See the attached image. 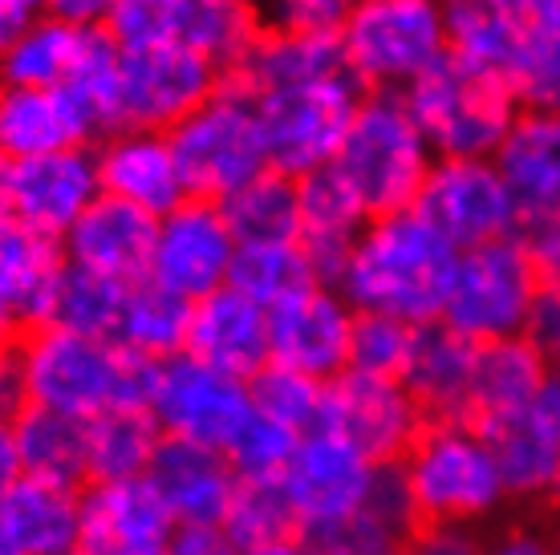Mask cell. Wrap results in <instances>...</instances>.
<instances>
[{"instance_id": "obj_41", "label": "cell", "mask_w": 560, "mask_h": 555, "mask_svg": "<svg viewBox=\"0 0 560 555\" xmlns=\"http://www.w3.org/2000/svg\"><path fill=\"white\" fill-rule=\"evenodd\" d=\"M500 479L508 486V499H548V486L557 479L560 446L536 426L533 414H520L483 430Z\"/></svg>"}, {"instance_id": "obj_29", "label": "cell", "mask_w": 560, "mask_h": 555, "mask_svg": "<svg viewBox=\"0 0 560 555\" xmlns=\"http://www.w3.org/2000/svg\"><path fill=\"white\" fill-rule=\"evenodd\" d=\"M479 341L451 329L447 320H422L415 324L407 365H402V386L415 393L427 417H463L467 414V393H471V369H476Z\"/></svg>"}, {"instance_id": "obj_12", "label": "cell", "mask_w": 560, "mask_h": 555, "mask_svg": "<svg viewBox=\"0 0 560 555\" xmlns=\"http://www.w3.org/2000/svg\"><path fill=\"white\" fill-rule=\"evenodd\" d=\"M415 208L455 248L516 232V194L491 154H439Z\"/></svg>"}, {"instance_id": "obj_58", "label": "cell", "mask_w": 560, "mask_h": 555, "mask_svg": "<svg viewBox=\"0 0 560 555\" xmlns=\"http://www.w3.org/2000/svg\"><path fill=\"white\" fill-rule=\"evenodd\" d=\"M533 535H512V543H504V552H545V543H528Z\"/></svg>"}, {"instance_id": "obj_56", "label": "cell", "mask_w": 560, "mask_h": 555, "mask_svg": "<svg viewBox=\"0 0 560 555\" xmlns=\"http://www.w3.org/2000/svg\"><path fill=\"white\" fill-rule=\"evenodd\" d=\"M13 223V199H9V163L0 158V232Z\"/></svg>"}, {"instance_id": "obj_24", "label": "cell", "mask_w": 560, "mask_h": 555, "mask_svg": "<svg viewBox=\"0 0 560 555\" xmlns=\"http://www.w3.org/2000/svg\"><path fill=\"white\" fill-rule=\"evenodd\" d=\"M187 349L203 362L253 381L272 362L268 308L260 300H253L248 292H240L236 284H220L215 292L191 300Z\"/></svg>"}, {"instance_id": "obj_20", "label": "cell", "mask_w": 560, "mask_h": 555, "mask_svg": "<svg viewBox=\"0 0 560 555\" xmlns=\"http://www.w3.org/2000/svg\"><path fill=\"white\" fill-rule=\"evenodd\" d=\"M154 232H159V215L102 191L82 211V220L66 232L61 244H66L70 264H82L90 272L122 280V284H139L151 276Z\"/></svg>"}, {"instance_id": "obj_27", "label": "cell", "mask_w": 560, "mask_h": 555, "mask_svg": "<svg viewBox=\"0 0 560 555\" xmlns=\"http://www.w3.org/2000/svg\"><path fill=\"white\" fill-rule=\"evenodd\" d=\"M147 474L159 486V495L167 499L179 528L183 523H215L220 528L232 491L240 483L236 467L228 462L224 450L187 442V438H163Z\"/></svg>"}, {"instance_id": "obj_57", "label": "cell", "mask_w": 560, "mask_h": 555, "mask_svg": "<svg viewBox=\"0 0 560 555\" xmlns=\"http://www.w3.org/2000/svg\"><path fill=\"white\" fill-rule=\"evenodd\" d=\"M536 25H560V0H528Z\"/></svg>"}, {"instance_id": "obj_61", "label": "cell", "mask_w": 560, "mask_h": 555, "mask_svg": "<svg viewBox=\"0 0 560 555\" xmlns=\"http://www.w3.org/2000/svg\"><path fill=\"white\" fill-rule=\"evenodd\" d=\"M548 503H557V507H560V467H557V479H552V486H548Z\"/></svg>"}, {"instance_id": "obj_30", "label": "cell", "mask_w": 560, "mask_h": 555, "mask_svg": "<svg viewBox=\"0 0 560 555\" xmlns=\"http://www.w3.org/2000/svg\"><path fill=\"white\" fill-rule=\"evenodd\" d=\"M94 146L90 126L61 85H0V158Z\"/></svg>"}, {"instance_id": "obj_50", "label": "cell", "mask_w": 560, "mask_h": 555, "mask_svg": "<svg viewBox=\"0 0 560 555\" xmlns=\"http://www.w3.org/2000/svg\"><path fill=\"white\" fill-rule=\"evenodd\" d=\"M528 414H533L536 426L560 446V362H548L545 386H540V393H536V402Z\"/></svg>"}, {"instance_id": "obj_54", "label": "cell", "mask_w": 560, "mask_h": 555, "mask_svg": "<svg viewBox=\"0 0 560 555\" xmlns=\"http://www.w3.org/2000/svg\"><path fill=\"white\" fill-rule=\"evenodd\" d=\"M118 0H49V13L66 16L73 25H106V16L114 13Z\"/></svg>"}, {"instance_id": "obj_55", "label": "cell", "mask_w": 560, "mask_h": 555, "mask_svg": "<svg viewBox=\"0 0 560 555\" xmlns=\"http://www.w3.org/2000/svg\"><path fill=\"white\" fill-rule=\"evenodd\" d=\"M21 479V459H16L13 417H0V495Z\"/></svg>"}, {"instance_id": "obj_5", "label": "cell", "mask_w": 560, "mask_h": 555, "mask_svg": "<svg viewBox=\"0 0 560 555\" xmlns=\"http://www.w3.org/2000/svg\"><path fill=\"white\" fill-rule=\"evenodd\" d=\"M434 158L402 90H365L334 163L358 187L370 215H386L415 208Z\"/></svg>"}, {"instance_id": "obj_44", "label": "cell", "mask_w": 560, "mask_h": 555, "mask_svg": "<svg viewBox=\"0 0 560 555\" xmlns=\"http://www.w3.org/2000/svg\"><path fill=\"white\" fill-rule=\"evenodd\" d=\"M248 386H253L256 410L272 414L284 426H293L296 434L325 426V389H329V381H322V377H308L301 369L268 362Z\"/></svg>"}, {"instance_id": "obj_11", "label": "cell", "mask_w": 560, "mask_h": 555, "mask_svg": "<svg viewBox=\"0 0 560 555\" xmlns=\"http://www.w3.org/2000/svg\"><path fill=\"white\" fill-rule=\"evenodd\" d=\"M265 16L215 0H118L106 16V33L122 49L135 45H191L220 70H232L260 37Z\"/></svg>"}, {"instance_id": "obj_23", "label": "cell", "mask_w": 560, "mask_h": 555, "mask_svg": "<svg viewBox=\"0 0 560 555\" xmlns=\"http://www.w3.org/2000/svg\"><path fill=\"white\" fill-rule=\"evenodd\" d=\"M296 215H301L296 239L305 244L317 280L322 284H337L341 268L350 260L353 239L370 223L365 199L341 175L337 163H325V167L296 175Z\"/></svg>"}, {"instance_id": "obj_6", "label": "cell", "mask_w": 560, "mask_h": 555, "mask_svg": "<svg viewBox=\"0 0 560 555\" xmlns=\"http://www.w3.org/2000/svg\"><path fill=\"white\" fill-rule=\"evenodd\" d=\"M179 158L187 194L224 199L265 167H272L265 139V118L256 97L224 73L220 90L167 130Z\"/></svg>"}, {"instance_id": "obj_1", "label": "cell", "mask_w": 560, "mask_h": 555, "mask_svg": "<svg viewBox=\"0 0 560 555\" xmlns=\"http://www.w3.org/2000/svg\"><path fill=\"white\" fill-rule=\"evenodd\" d=\"M459 248L419 208L370 215L337 276L358 312H386L410 324L439 320L447 305Z\"/></svg>"}, {"instance_id": "obj_35", "label": "cell", "mask_w": 560, "mask_h": 555, "mask_svg": "<svg viewBox=\"0 0 560 555\" xmlns=\"http://www.w3.org/2000/svg\"><path fill=\"white\" fill-rule=\"evenodd\" d=\"M220 531L236 555L301 552V515L280 479H240Z\"/></svg>"}, {"instance_id": "obj_53", "label": "cell", "mask_w": 560, "mask_h": 555, "mask_svg": "<svg viewBox=\"0 0 560 555\" xmlns=\"http://www.w3.org/2000/svg\"><path fill=\"white\" fill-rule=\"evenodd\" d=\"M45 13H49V0H0V54L16 33H25Z\"/></svg>"}, {"instance_id": "obj_18", "label": "cell", "mask_w": 560, "mask_h": 555, "mask_svg": "<svg viewBox=\"0 0 560 555\" xmlns=\"http://www.w3.org/2000/svg\"><path fill=\"white\" fill-rule=\"evenodd\" d=\"M353 320H358V308L337 284H322V280L308 284L296 296L268 308L272 362L334 381L341 369H350Z\"/></svg>"}, {"instance_id": "obj_25", "label": "cell", "mask_w": 560, "mask_h": 555, "mask_svg": "<svg viewBox=\"0 0 560 555\" xmlns=\"http://www.w3.org/2000/svg\"><path fill=\"white\" fill-rule=\"evenodd\" d=\"M548 353L528 333L479 341L476 369H471V393H467V422L479 430H491L500 422L528 414L536 393L545 386Z\"/></svg>"}, {"instance_id": "obj_43", "label": "cell", "mask_w": 560, "mask_h": 555, "mask_svg": "<svg viewBox=\"0 0 560 555\" xmlns=\"http://www.w3.org/2000/svg\"><path fill=\"white\" fill-rule=\"evenodd\" d=\"M127 292H130V284H122V280L90 272V268H82V264H66L45 320H49V324H61V329H73V333L114 336L118 333V320H122Z\"/></svg>"}, {"instance_id": "obj_47", "label": "cell", "mask_w": 560, "mask_h": 555, "mask_svg": "<svg viewBox=\"0 0 560 555\" xmlns=\"http://www.w3.org/2000/svg\"><path fill=\"white\" fill-rule=\"evenodd\" d=\"M415 341V324L386 312H358L353 320V345H350V369L365 374H402Z\"/></svg>"}, {"instance_id": "obj_10", "label": "cell", "mask_w": 560, "mask_h": 555, "mask_svg": "<svg viewBox=\"0 0 560 555\" xmlns=\"http://www.w3.org/2000/svg\"><path fill=\"white\" fill-rule=\"evenodd\" d=\"M147 410L159 417L167 438L228 450V442L253 414V386L196 357L191 349H179L171 357L151 362Z\"/></svg>"}, {"instance_id": "obj_38", "label": "cell", "mask_w": 560, "mask_h": 555, "mask_svg": "<svg viewBox=\"0 0 560 555\" xmlns=\"http://www.w3.org/2000/svg\"><path fill=\"white\" fill-rule=\"evenodd\" d=\"M61 90L82 110L94 142L122 126V49L106 33V25L90 28V37H85L82 54L73 61L70 78L61 82Z\"/></svg>"}, {"instance_id": "obj_15", "label": "cell", "mask_w": 560, "mask_h": 555, "mask_svg": "<svg viewBox=\"0 0 560 555\" xmlns=\"http://www.w3.org/2000/svg\"><path fill=\"white\" fill-rule=\"evenodd\" d=\"M236 232L228 223L224 208L215 199L187 194L183 203L159 215L151 251V280L179 292L187 300H199L228 284L232 256H236Z\"/></svg>"}, {"instance_id": "obj_2", "label": "cell", "mask_w": 560, "mask_h": 555, "mask_svg": "<svg viewBox=\"0 0 560 555\" xmlns=\"http://www.w3.org/2000/svg\"><path fill=\"white\" fill-rule=\"evenodd\" d=\"M13 345L28 402L85 422L118 405H147L151 362L118 336L73 333L42 320L33 329H21Z\"/></svg>"}, {"instance_id": "obj_19", "label": "cell", "mask_w": 560, "mask_h": 555, "mask_svg": "<svg viewBox=\"0 0 560 555\" xmlns=\"http://www.w3.org/2000/svg\"><path fill=\"white\" fill-rule=\"evenodd\" d=\"M98 194L102 179L94 146H66V151L33 154V158L9 163L13 220L54 239H66V232L82 220V211Z\"/></svg>"}, {"instance_id": "obj_51", "label": "cell", "mask_w": 560, "mask_h": 555, "mask_svg": "<svg viewBox=\"0 0 560 555\" xmlns=\"http://www.w3.org/2000/svg\"><path fill=\"white\" fill-rule=\"evenodd\" d=\"M16 341V336H13ZM0 345V417H13L25 398V377H21V362H16V345Z\"/></svg>"}, {"instance_id": "obj_7", "label": "cell", "mask_w": 560, "mask_h": 555, "mask_svg": "<svg viewBox=\"0 0 560 555\" xmlns=\"http://www.w3.org/2000/svg\"><path fill=\"white\" fill-rule=\"evenodd\" d=\"M337 42L362 90H407L451 54L443 0H353Z\"/></svg>"}, {"instance_id": "obj_34", "label": "cell", "mask_w": 560, "mask_h": 555, "mask_svg": "<svg viewBox=\"0 0 560 555\" xmlns=\"http://www.w3.org/2000/svg\"><path fill=\"white\" fill-rule=\"evenodd\" d=\"M334 70H346L337 33H293V28L265 25L260 37L248 45V54L228 70V78L244 85L248 94H265L277 85L322 78Z\"/></svg>"}, {"instance_id": "obj_16", "label": "cell", "mask_w": 560, "mask_h": 555, "mask_svg": "<svg viewBox=\"0 0 560 555\" xmlns=\"http://www.w3.org/2000/svg\"><path fill=\"white\" fill-rule=\"evenodd\" d=\"M374 474H378V462L362 454L334 426H317V430L301 434L293 459L280 471V483L301 515V535L325 528V523H337L353 507H362V499L374 486Z\"/></svg>"}, {"instance_id": "obj_37", "label": "cell", "mask_w": 560, "mask_h": 555, "mask_svg": "<svg viewBox=\"0 0 560 555\" xmlns=\"http://www.w3.org/2000/svg\"><path fill=\"white\" fill-rule=\"evenodd\" d=\"M85 426H90V483L147 474L167 438L147 405H118V410L90 417Z\"/></svg>"}, {"instance_id": "obj_42", "label": "cell", "mask_w": 560, "mask_h": 555, "mask_svg": "<svg viewBox=\"0 0 560 555\" xmlns=\"http://www.w3.org/2000/svg\"><path fill=\"white\" fill-rule=\"evenodd\" d=\"M220 208H224L236 239H284L296 236V227H301L296 179L280 167H265L256 179L224 194Z\"/></svg>"}, {"instance_id": "obj_3", "label": "cell", "mask_w": 560, "mask_h": 555, "mask_svg": "<svg viewBox=\"0 0 560 555\" xmlns=\"http://www.w3.org/2000/svg\"><path fill=\"white\" fill-rule=\"evenodd\" d=\"M398 471L410 486L422 528L434 523L476 528L479 519L495 515L508 499L488 438L467 417H427L419 438L398 459Z\"/></svg>"}, {"instance_id": "obj_39", "label": "cell", "mask_w": 560, "mask_h": 555, "mask_svg": "<svg viewBox=\"0 0 560 555\" xmlns=\"http://www.w3.org/2000/svg\"><path fill=\"white\" fill-rule=\"evenodd\" d=\"M187 329H191V300L147 276L139 284H130L114 336L147 362H159V357L187 349Z\"/></svg>"}, {"instance_id": "obj_36", "label": "cell", "mask_w": 560, "mask_h": 555, "mask_svg": "<svg viewBox=\"0 0 560 555\" xmlns=\"http://www.w3.org/2000/svg\"><path fill=\"white\" fill-rule=\"evenodd\" d=\"M98 28V25H94ZM90 25L45 13L25 33H16L0 54V85H61L82 54Z\"/></svg>"}, {"instance_id": "obj_28", "label": "cell", "mask_w": 560, "mask_h": 555, "mask_svg": "<svg viewBox=\"0 0 560 555\" xmlns=\"http://www.w3.org/2000/svg\"><path fill=\"white\" fill-rule=\"evenodd\" d=\"M491 158L516 194V223L560 215V110L524 106Z\"/></svg>"}, {"instance_id": "obj_14", "label": "cell", "mask_w": 560, "mask_h": 555, "mask_svg": "<svg viewBox=\"0 0 560 555\" xmlns=\"http://www.w3.org/2000/svg\"><path fill=\"white\" fill-rule=\"evenodd\" d=\"M325 426L346 434L362 454L378 462H398L427 426L422 405L394 374L341 369L325 389Z\"/></svg>"}, {"instance_id": "obj_22", "label": "cell", "mask_w": 560, "mask_h": 555, "mask_svg": "<svg viewBox=\"0 0 560 555\" xmlns=\"http://www.w3.org/2000/svg\"><path fill=\"white\" fill-rule=\"evenodd\" d=\"M422 519L415 511L410 486L398 471V462H382L374 474V486L353 507L346 519L313 528L301 535V552H322V555H390L398 547H410L419 535Z\"/></svg>"}, {"instance_id": "obj_33", "label": "cell", "mask_w": 560, "mask_h": 555, "mask_svg": "<svg viewBox=\"0 0 560 555\" xmlns=\"http://www.w3.org/2000/svg\"><path fill=\"white\" fill-rule=\"evenodd\" d=\"M13 438L21 474L78 486V491L90 483V426H85V417L25 402L13 414Z\"/></svg>"}, {"instance_id": "obj_4", "label": "cell", "mask_w": 560, "mask_h": 555, "mask_svg": "<svg viewBox=\"0 0 560 555\" xmlns=\"http://www.w3.org/2000/svg\"><path fill=\"white\" fill-rule=\"evenodd\" d=\"M434 154H495L524 110L508 73L447 54L402 90Z\"/></svg>"}, {"instance_id": "obj_21", "label": "cell", "mask_w": 560, "mask_h": 555, "mask_svg": "<svg viewBox=\"0 0 560 555\" xmlns=\"http://www.w3.org/2000/svg\"><path fill=\"white\" fill-rule=\"evenodd\" d=\"M94 158H98L102 191L139 203L151 215H167L175 203L187 199V182L167 130L118 126L94 142Z\"/></svg>"}, {"instance_id": "obj_26", "label": "cell", "mask_w": 560, "mask_h": 555, "mask_svg": "<svg viewBox=\"0 0 560 555\" xmlns=\"http://www.w3.org/2000/svg\"><path fill=\"white\" fill-rule=\"evenodd\" d=\"M82 491L21 474L0 495V555H70L78 552Z\"/></svg>"}, {"instance_id": "obj_17", "label": "cell", "mask_w": 560, "mask_h": 555, "mask_svg": "<svg viewBox=\"0 0 560 555\" xmlns=\"http://www.w3.org/2000/svg\"><path fill=\"white\" fill-rule=\"evenodd\" d=\"M175 515L151 474L94 479L82 486V555H163L175 543Z\"/></svg>"}, {"instance_id": "obj_49", "label": "cell", "mask_w": 560, "mask_h": 555, "mask_svg": "<svg viewBox=\"0 0 560 555\" xmlns=\"http://www.w3.org/2000/svg\"><path fill=\"white\" fill-rule=\"evenodd\" d=\"M524 333L545 349L548 362H560V284H545V288H540V296H536V308H533V317H528V329H524Z\"/></svg>"}, {"instance_id": "obj_52", "label": "cell", "mask_w": 560, "mask_h": 555, "mask_svg": "<svg viewBox=\"0 0 560 555\" xmlns=\"http://www.w3.org/2000/svg\"><path fill=\"white\" fill-rule=\"evenodd\" d=\"M171 552L220 555V552H228V543H224V531L215 528V523H183V528H175V543H171Z\"/></svg>"}, {"instance_id": "obj_9", "label": "cell", "mask_w": 560, "mask_h": 555, "mask_svg": "<svg viewBox=\"0 0 560 555\" xmlns=\"http://www.w3.org/2000/svg\"><path fill=\"white\" fill-rule=\"evenodd\" d=\"M362 94V82L350 70H334L322 78H305V82L253 94L260 118H265L272 167L289 170L296 179L305 170L334 163Z\"/></svg>"}, {"instance_id": "obj_45", "label": "cell", "mask_w": 560, "mask_h": 555, "mask_svg": "<svg viewBox=\"0 0 560 555\" xmlns=\"http://www.w3.org/2000/svg\"><path fill=\"white\" fill-rule=\"evenodd\" d=\"M296 442H301V434L293 426H284V422L253 405L248 422L236 430L224 454L236 467L240 479H280V471L293 459Z\"/></svg>"}, {"instance_id": "obj_40", "label": "cell", "mask_w": 560, "mask_h": 555, "mask_svg": "<svg viewBox=\"0 0 560 555\" xmlns=\"http://www.w3.org/2000/svg\"><path fill=\"white\" fill-rule=\"evenodd\" d=\"M228 284H236L240 292H248L253 300L272 308L296 296L301 288H308V284H317V272H313V260H308L305 244L296 236L240 239Z\"/></svg>"}, {"instance_id": "obj_31", "label": "cell", "mask_w": 560, "mask_h": 555, "mask_svg": "<svg viewBox=\"0 0 560 555\" xmlns=\"http://www.w3.org/2000/svg\"><path fill=\"white\" fill-rule=\"evenodd\" d=\"M66 244L25 223H9L0 232V312L13 329H33L49 317L57 280L66 272Z\"/></svg>"}, {"instance_id": "obj_46", "label": "cell", "mask_w": 560, "mask_h": 555, "mask_svg": "<svg viewBox=\"0 0 560 555\" xmlns=\"http://www.w3.org/2000/svg\"><path fill=\"white\" fill-rule=\"evenodd\" d=\"M508 82L516 85L524 106L560 110V25H533V37L508 73Z\"/></svg>"}, {"instance_id": "obj_13", "label": "cell", "mask_w": 560, "mask_h": 555, "mask_svg": "<svg viewBox=\"0 0 560 555\" xmlns=\"http://www.w3.org/2000/svg\"><path fill=\"white\" fill-rule=\"evenodd\" d=\"M220 82H224V70L191 45L122 49V126L171 130L199 102H208Z\"/></svg>"}, {"instance_id": "obj_59", "label": "cell", "mask_w": 560, "mask_h": 555, "mask_svg": "<svg viewBox=\"0 0 560 555\" xmlns=\"http://www.w3.org/2000/svg\"><path fill=\"white\" fill-rule=\"evenodd\" d=\"M16 336V329H13V320L4 317V312H0V345H9V341H13Z\"/></svg>"}, {"instance_id": "obj_8", "label": "cell", "mask_w": 560, "mask_h": 555, "mask_svg": "<svg viewBox=\"0 0 560 555\" xmlns=\"http://www.w3.org/2000/svg\"><path fill=\"white\" fill-rule=\"evenodd\" d=\"M545 276L520 236L483 239L459 248L443 320L471 341H495L528 329Z\"/></svg>"}, {"instance_id": "obj_48", "label": "cell", "mask_w": 560, "mask_h": 555, "mask_svg": "<svg viewBox=\"0 0 560 555\" xmlns=\"http://www.w3.org/2000/svg\"><path fill=\"white\" fill-rule=\"evenodd\" d=\"M353 0H265V25L293 33H337L350 16Z\"/></svg>"}, {"instance_id": "obj_32", "label": "cell", "mask_w": 560, "mask_h": 555, "mask_svg": "<svg viewBox=\"0 0 560 555\" xmlns=\"http://www.w3.org/2000/svg\"><path fill=\"white\" fill-rule=\"evenodd\" d=\"M443 25L455 57L512 73L536 21L528 0H443Z\"/></svg>"}, {"instance_id": "obj_60", "label": "cell", "mask_w": 560, "mask_h": 555, "mask_svg": "<svg viewBox=\"0 0 560 555\" xmlns=\"http://www.w3.org/2000/svg\"><path fill=\"white\" fill-rule=\"evenodd\" d=\"M215 4H232V9H256V13L265 9V0H215Z\"/></svg>"}]
</instances>
